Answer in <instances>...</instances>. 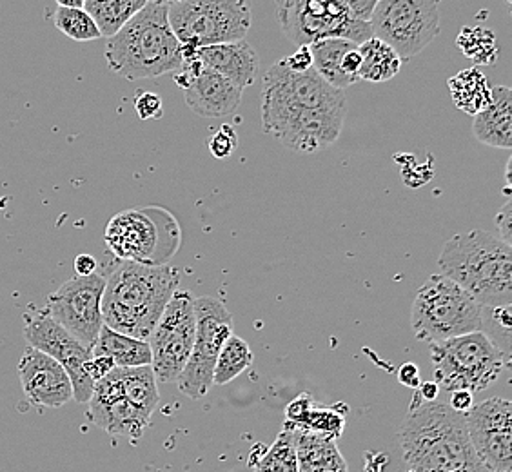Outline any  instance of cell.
I'll return each mask as SVG.
<instances>
[{"mask_svg": "<svg viewBox=\"0 0 512 472\" xmlns=\"http://www.w3.org/2000/svg\"><path fill=\"white\" fill-rule=\"evenodd\" d=\"M465 427L474 451L491 472H512V405L505 398H489L473 405Z\"/></svg>", "mask_w": 512, "mask_h": 472, "instance_id": "obj_17", "label": "cell"}, {"mask_svg": "<svg viewBox=\"0 0 512 472\" xmlns=\"http://www.w3.org/2000/svg\"><path fill=\"white\" fill-rule=\"evenodd\" d=\"M398 382L400 384L405 385V387H411V389H418L420 384H422V380H420V369H418V365L404 364L400 367V371H398Z\"/></svg>", "mask_w": 512, "mask_h": 472, "instance_id": "obj_41", "label": "cell"}, {"mask_svg": "<svg viewBox=\"0 0 512 472\" xmlns=\"http://www.w3.org/2000/svg\"><path fill=\"white\" fill-rule=\"evenodd\" d=\"M434 382L447 393H482L502 376L509 354L485 331L431 344Z\"/></svg>", "mask_w": 512, "mask_h": 472, "instance_id": "obj_6", "label": "cell"}, {"mask_svg": "<svg viewBox=\"0 0 512 472\" xmlns=\"http://www.w3.org/2000/svg\"><path fill=\"white\" fill-rule=\"evenodd\" d=\"M491 95V104L474 115V135L485 146L509 151L512 148V91L507 86H494Z\"/></svg>", "mask_w": 512, "mask_h": 472, "instance_id": "obj_22", "label": "cell"}, {"mask_svg": "<svg viewBox=\"0 0 512 472\" xmlns=\"http://www.w3.org/2000/svg\"><path fill=\"white\" fill-rule=\"evenodd\" d=\"M91 354L109 356L115 362V367H120V369L151 365V347L148 342L120 335L106 325L100 329L99 338L93 345Z\"/></svg>", "mask_w": 512, "mask_h": 472, "instance_id": "obj_24", "label": "cell"}, {"mask_svg": "<svg viewBox=\"0 0 512 472\" xmlns=\"http://www.w3.org/2000/svg\"><path fill=\"white\" fill-rule=\"evenodd\" d=\"M298 472H349L336 440L311 433H298Z\"/></svg>", "mask_w": 512, "mask_h": 472, "instance_id": "obj_23", "label": "cell"}, {"mask_svg": "<svg viewBox=\"0 0 512 472\" xmlns=\"http://www.w3.org/2000/svg\"><path fill=\"white\" fill-rule=\"evenodd\" d=\"M207 148L213 157L220 158V160L231 157L235 153V149L238 148L237 131L229 124L222 126L213 137L207 140Z\"/></svg>", "mask_w": 512, "mask_h": 472, "instance_id": "obj_34", "label": "cell"}, {"mask_svg": "<svg viewBox=\"0 0 512 472\" xmlns=\"http://www.w3.org/2000/svg\"><path fill=\"white\" fill-rule=\"evenodd\" d=\"M447 405L456 413L465 414L473 407V393H469V391H453L451 393V402Z\"/></svg>", "mask_w": 512, "mask_h": 472, "instance_id": "obj_42", "label": "cell"}, {"mask_svg": "<svg viewBox=\"0 0 512 472\" xmlns=\"http://www.w3.org/2000/svg\"><path fill=\"white\" fill-rule=\"evenodd\" d=\"M411 327L418 340L438 344L483 331V307L447 276H429L414 298Z\"/></svg>", "mask_w": 512, "mask_h": 472, "instance_id": "obj_7", "label": "cell"}, {"mask_svg": "<svg viewBox=\"0 0 512 472\" xmlns=\"http://www.w3.org/2000/svg\"><path fill=\"white\" fill-rule=\"evenodd\" d=\"M358 51L362 57L358 80L380 84L394 79L402 69V59L396 55V51L376 37L358 44Z\"/></svg>", "mask_w": 512, "mask_h": 472, "instance_id": "obj_27", "label": "cell"}, {"mask_svg": "<svg viewBox=\"0 0 512 472\" xmlns=\"http://www.w3.org/2000/svg\"><path fill=\"white\" fill-rule=\"evenodd\" d=\"M398 438L407 472H491L474 451L465 416L444 402L414 394Z\"/></svg>", "mask_w": 512, "mask_h": 472, "instance_id": "obj_1", "label": "cell"}, {"mask_svg": "<svg viewBox=\"0 0 512 472\" xmlns=\"http://www.w3.org/2000/svg\"><path fill=\"white\" fill-rule=\"evenodd\" d=\"M195 296L177 289L149 335L151 369L160 384H173L188 364L195 340Z\"/></svg>", "mask_w": 512, "mask_h": 472, "instance_id": "obj_13", "label": "cell"}, {"mask_svg": "<svg viewBox=\"0 0 512 472\" xmlns=\"http://www.w3.org/2000/svg\"><path fill=\"white\" fill-rule=\"evenodd\" d=\"M438 267L482 307L511 305L512 249L498 236L480 229L454 235Z\"/></svg>", "mask_w": 512, "mask_h": 472, "instance_id": "obj_3", "label": "cell"}, {"mask_svg": "<svg viewBox=\"0 0 512 472\" xmlns=\"http://www.w3.org/2000/svg\"><path fill=\"white\" fill-rule=\"evenodd\" d=\"M275 6L280 28L298 46L329 37L362 44L373 37L369 22L356 20L344 0H275Z\"/></svg>", "mask_w": 512, "mask_h": 472, "instance_id": "obj_9", "label": "cell"}, {"mask_svg": "<svg viewBox=\"0 0 512 472\" xmlns=\"http://www.w3.org/2000/svg\"><path fill=\"white\" fill-rule=\"evenodd\" d=\"M168 20L182 46L206 48L246 40L253 15L247 0H178Z\"/></svg>", "mask_w": 512, "mask_h": 472, "instance_id": "obj_8", "label": "cell"}, {"mask_svg": "<svg viewBox=\"0 0 512 472\" xmlns=\"http://www.w3.org/2000/svg\"><path fill=\"white\" fill-rule=\"evenodd\" d=\"M494 224L498 227V238L505 244L511 246L512 240V206L511 198L505 200V204L500 207V211L494 217Z\"/></svg>", "mask_w": 512, "mask_h": 472, "instance_id": "obj_37", "label": "cell"}, {"mask_svg": "<svg viewBox=\"0 0 512 472\" xmlns=\"http://www.w3.org/2000/svg\"><path fill=\"white\" fill-rule=\"evenodd\" d=\"M262 102L313 109H345L347 104L344 91L329 86L315 69L295 73L282 60L267 69L262 80Z\"/></svg>", "mask_w": 512, "mask_h": 472, "instance_id": "obj_18", "label": "cell"}, {"mask_svg": "<svg viewBox=\"0 0 512 472\" xmlns=\"http://www.w3.org/2000/svg\"><path fill=\"white\" fill-rule=\"evenodd\" d=\"M369 26L400 59H413L440 35L438 0H380Z\"/></svg>", "mask_w": 512, "mask_h": 472, "instance_id": "obj_12", "label": "cell"}, {"mask_svg": "<svg viewBox=\"0 0 512 472\" xmlns=\"http://www.w3.org/2000/svg\"><path fill=\"white\" fill-rule=\"evenodd\" d=\"M106 289V276L93 273L75 276L48 296L46 313L59 322L69 335L80 344L93 349L99 338L102 320V296Z\"/></svg>", "mask_w": 512, "mask_h": 472, "instance_id": "obj_15", "label": "cell"}, {"mask_svg": "<svg viewBox=\"0 0 512 472\" xmlns=\"http://www.w3.org/2000/svg\"><path fill=\"white\" fill-rule=\"evenodd\" d=\"M287 427V425H284ZM345 427V414L338 413V409H318L311 407V411L307 413L304 422L296 427H287L298 433H311L324 436L329 440H338Z\"/></svg>", "mask_w": 512, "mask_h": 472, "instance_id": "obj_33", "label": "cell"}, {"mask_svg": "<svg viewBox=\"0 0 512 472\" xmlns=\"http://www.w3.org/2000/svg\"><path fill=\"white\" fill-rule=\"evenodd\" d=\"M53 22L57 30L62 31L68 39L77 40V42H91L102 37L95 20L91 19V15L84 8L82 10L57 8Z\"/></svg>", "mask_w": 512, "mask_h": 472, "instance_id": "obj_32", "label": "cell"}, {"mask_svg": "<svg viewBox=\"0 0 512 472\" xmlns=\"http://www.w3.org/2000/svg\"><path fill=\"white\" fill-rule=\"evenodd\" d=\"M151 0H86L84 10L95 20L102 37H113Z\"/></svg>", "mask_w": 512, "mask_h": 472, "instance_id": "obj_28", "label": "cell"}, {"mask_svg": "<svg viewBox=\"0 0 512 472\" xmlns=\"http://www.w3.org/2000/svg\"><path fill=\"white\" fill-rule=\"evenodd\" d=\"M17 369L24 396L33 407L59 409L73 400L66 369L48 354L26 347Z\"/></svg>", "mask_w": 512, "mask_h": 472, "instance_id": "obj_20", "label": "cell"}, {"mask_svg": "<svg viewBox=\"0 0 512 472\" xmlns=\"http://www.w3.org/2000/svg\"><path fill=\"white\" fill-rule=\"evenodd\" d=\"M59 8H73V10H82L86 0H55Z\"/></svg>", "mask_w": 512, "mask_h": 472, "instance_id": "obj_45", "label": "cell"}, {"mask_svg": "<svg viewBox=\"0 0 512 472\" xmlns=\"http://www.w3.org/2000/svg\"><path fill=\"white\" fill-rule=\"evenodd\" d=\"M353 46H356L355 42L338 39V37L320 39L309 44V50L313 55V69L329 86L340 89V91H345L353 86V82L347 79L342 71L344 55Z\"/></svg>", "mask_w": 512, "mask_h": 472, "instance_id": "obj_25", "label": "cell"}, {"mask_svg": "<svg viewBox=\"0 0 512 472\" xmlns=\"http://www.w3.org/2000/svg\"><path fill=\"white\" fill-rule=\"evenodd\" d=\"M197 57L204 68L222 75L240 89L253 86L258 77V53L246 40L197 48Z\"/></svg>", "mask_w": 512, "mask_h": 472, "instance_id": "obj_21", "label": "cell"}, {"mask_svg": "<svg viewBox=\"0 0 512 472\" xmlns=\"http://www.w3.org/2000/svg\"><path fill=\"white\" fill-rule=\"evenodd\" d=\"M282 62H284L291 71L304 73L307 69L313 68V55H311L309 46H300L293 55H289V57H286Z\"/></svg>", "mask_w": 512, "mask_h": 472, "instance_id": "obj_39", "label": "cell"}, {"mask_svg": "<svg viewBox=\"0 0 512 472\" xmlns=\"http://www.w3.org/2000/svg\"><path fill=\"white\" fill-rule=\"evenodd\" d=\"M24 340L28 347L57 360L71 380L73 400L88 404L95 387V382L86 373L91 349L80 344L75 336L69 335L59 322L46 313V309L40 311L35 307H28L24 313Z\"/></svg>", "mask_w": 512, "mask_h": 472, "instance_id": "obj_14", "label": "cell"}, {"mask_svg": "<svg viewBox=\"0 0 512 472\" xmlns=\"http://www.w3.org/2000/svg\"><path fill=\"white\" fill-rule=\"evenodd\" d=\"M113 369H115V362H113L109 356L91 354V358L86 362V373L89 374V378H91L95 384H97L99 380H102L104 376H108Z\"/></svg>", "mask_w": 512, "mask_h": 472, "instance_id": "obj_38", "label": "cell"}, {"mask_svg": "<svg viewBox=\"0 0 512 472\" xmlns=\"http://www.w3.org/2000/svg\"><path fill=\"white\" fill-rule=\"evenodd\" d=\"M414 394L420 400H424V402H433V400L438 398V394H440V387H438L436 382H422Z\"/></svg>", "mask_w": 512, "mask_h": 472, "instance_id": "obj_44", "label": "cell"}, {"mask_svg": "<svg viewBox=\"0 0 512 472\" xmlns=\"http://www.w3.org/2000/svg\"><path fill=\"white\" fill-rule=\"evenodd\" d=\"M253 360H255V356L246 340L237 335L229 336V340L218 354L215 373H213V384L227 385L229 382H233L237 376L251 367Z\"/></svg>", "mask_w": 512, "mask_h": 472, "instance_id": "obj_29", "label": "cell"}, {"mask_svg": "<svg viewBox=\"0 0 512 472\" xmlns=\"http://www.w3.org/2000/svg\"><path fill=\"white\" fill-rule=\"evenodd\" d=\"M195 340L188 364L178 376L180 393L202 400L213 389V373L222 347L233 335V318L226 305L213 296L195 298Z\"/></svg>", "mask_w": 512, "mask_h": 472, "instance_id": "obj_10", "label": "cell"}, {"mask_svg": "<svg viewBox=\"0 0 512 472\" xmlns=\"http://www.w3.org/2000/svg\"><path fill=\"white\" fill-rule=\"evenodd\" d=\"M451 99L456 109L467 115H478L493 100L487 77L478 68L463 69L449 79Z\"/></svg>", "mask_w": 512, "mask_h": 472, "instance_id": "obj_26", "label": "cell"}, {"mask_svg": "<svg viewBox=\"0 0 512 472\" xmlns=\"http://www.w3.org/2000/svg\"><path fill=\"white\" fill-rule=\"evenodd\" d=\"M175 84L184 91L189 109L200 117L233 115L242 102V91L198 60L197 48L182 46V68L175 71Z\"/></svg>", "mask_w": 512, "mask_h": 472, "instance_id": "obj_16", "label": "cell"}, {"mask_svg": "<svg viewBox=\"0 0 512 472\" xmlns=\"http://www.w3.org/2000/svg\"><path fill=\"white\" fill-rule=\"evenodd\" d=\"M97 267H99V262H97V258L91 255H79L75 258V271H77V276H89L93 275V273H97Z\"/></svg>", "mask_w": 512, "mask_h": 472, "instance_id": "obj_43", "label": "cell"}, {"mask_svg": "<svg viewBox=\"0 0 512 472\" xmlns=\"http://www.w3.org/2000/svg\"><path fill=\"white\" fill-rule=\"evenodd\" d=\"M180 284L177 267L142 266L119 260L106 278L104 325L120 335L148 342Z\"/></svg>", "mask_w": 512, "mask_h": 472, "instance_id": "obj_2", "label": "cell"}, {"mask_svg": "<svg viewBox=\"0 0 512 472\" xmlns=\"http://www.w3.org/2000/svg\"><path fill=\"white\" fill-rule=\"evenodd\" d=\"M347 10L351 11V15L356 20H362V22H369L373 11H375L376 4L380 0H344Z\"/></svg>", "mask_w": 512, "mask_h": 472, "instance_id": "obj_40", "label": "cell"}, {"mask_svg": "<svg viewBox=\"0 0 512 472\" xmlns=\"http://www.w3.org/2000/svg\"><path fill=\"white\" fill-rule=\"evenodd\" d=\"M104 57L108 68L126 80L155 79L182 68V44L169 26L168 6L149 2L109 37Z\"/></svg>", "mask_w": 512, "mask_h": 472, "instance_id": "obj_4", "label": "cell"}, {"mask_svg": "<svg viewBox=\"0 0 512 472\" xmlns=\"http://www.w3.org/2000/svg\"><path fill=\"white\" fill-rule=\"evenodd\" d=\"M456 44L463 57H467L476 66H493L500 57V48L493 31L482 26L463 28L456 39Z\"/></svg>", "mask_w": 512, "mask_h": 472, "instance_id": "obj_30", "label": "cell"}, {"mask_svg": "<svg viewBox=\"0 0 512 472\" xmlns=\"http://www.w3.org/2000/svg\"><path fill=\"white\" fill-rule=\"evenodd\" d=\"M104 240L117 260L142 266H168L180 249L182 231L168 209L138 207L111 218Z\"/></svg>", "mask_w": 512, "mask_h": 472, "instance_id": "obj_5", "label": "cell"}, {"mask_svg": "<svg viewBox=\"0 0 512 472\" xmlns=\"http://www.w3.org/2000/svg\"><path fill=\"white\" fill-rule=\"evenodd\" d=\"M347 109L298 108L262 102V131L298 155H313L335 144Z\"/></svg>", "mask_w": 512, "mask_h": 472, "instance_id": "obj_11", "label": "cell"}, {"mask_svg": "<svg viewBox=\"0 0 512 472\" xmlns=\"http://www.w3.org/2000/svg\"><path fill=\"white\" fill-rule=\"evenodd\" d=\"M151 2H160V4H173V2H178V0H151Z\"/></svg>", "mask_w": 512, "mask_h": 472, "instance_id": "obj_46", "label": "cell"}, {"mask_svg": "<svg viewBox=\"0 0 512 472\" xmlns=\"http://www.w3.org/2000/svg\"><path fill=\"white\" fill-rule=\"evenodd\" d=\"M311 407H313V400H311L309 394H300L298 398H295L291 404L287 405V427H296V425L304 422V418L311 411Z\"/></svg>", "mask_w": 512, "mask_h": 472, "instance_id": "obj_36", "label": "cell"}, {"mask_svg": "<svg viewBox=\"0 0 512 472\" xmlns=\"http://www.w3.org/2000/svg\"><path fill=\"white\" fill-rule=\"evenodd\" d=\"M135 111L142 120H158L164 117V102L157 93L144 91L135 100Z\"/></svg>", "mask_w": 512, "mask_h": 472, "instance_id": "obj_35", "label": "cell"}, {"mask_svg": "<svg viewBox=\"0 0 512 472\" xmlns=\"http://www.w3.org/2000/svg\"><path fill=\"white\" fill-rule=\"evenodd\" d=\"M296 440L298 431L284 427L266 454L253 463V472H298Z\"/></svg>", "mask_w": 512, "mask_h": 472, "instance_id": "obj_31", "label": "cell"}, {"mask_svg": "<svg viewBox=\"0 0 512 472\" xmlns=\"http://www.w3.org/2000/svg\"><path fill=\"white\" fill-rule=\"evenodd\" d=\"M89 422L113 436H126L129 440H140L151 422V414L144 413L131 404L120 391L113 373L104 376L93 387L88 402Z\"/></svg>", "mask_w": 512, "mask_h": 472, "instance_id": "obj_19", "label": "cell"}]
</instances>
